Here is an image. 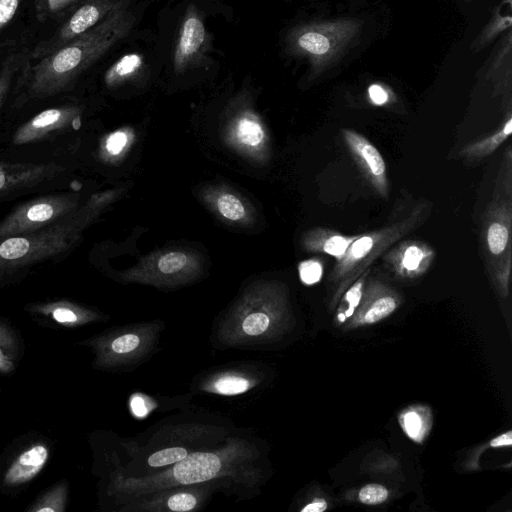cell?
Returning <instances> with one entry per match:
<instances>
[{
  "label": "cell",
  "instance_id": "obj_19",
  "mask_svg": "<svg viewBox=\"0 0 512 512\" xmlns=\"http://www.w3.org/2000/svg\"><path fill=\"white\" fill-rule=\"evenodd\" d=\"M275 313L261 305L260 308L247 307L238 312L230 328L236 333L235 339L262 338L268 336L274 327Z\"/></svg>",
  "mask_w": 512,
  "mask_h": 512
},
{
  "label": "cell",
  "instance_id": "obj_33",
  "mask_svg": "<svg viewBox=\"0 0 512 512\" xmlns=\"http://www.w3.org/2000/svg\"><path fill=\"white\" fill-rule=\"evenodd\" d=\"M301 281L306 285L318 283L323 275V265L318 259L303 261L298 267Z\"/></svg>",
  "mask_w": 512,
  "mask_h": 512
},
{
  "label": "cell",
  "instance_id": "obj_14",
  "mask_svg": "<svg viewBox=\"0 0 512 512\" xmlns=\"http://www.w3.org/2000/svg\"><path fill=\"white\" fill-rule=\"evenodd\" d=\"M50 448L45 442H35L21 450L5 469L1 485L6 489L19 488L32 481L49 460Z\"/></svg>",
  "mask_w": 512,
  "mask_h": 512
},
{
  "label": "cell",
  "instance_id": "obj_11",
  "mask_svg": "<svg viewBox=\"0 0 512 512\" xmlns=\"http://www.w3.org/2000/svg\"><path fill=\"white\" fill-rule=\"evenodd\" d=\"M342 137L348 151L360 168L365 178L375 191L387 199L389 182L386 163L379 150L362 134L352 129H342Z\"/></svg>",
  "mask_w": 512,
  "mask_h": 512
},
{
  "label": "cell",
  "instance_id": "obj_16",
  "mask_svg": "<svg viewBox=\"0 0 512 512\" xmlns=\"http://www.w3.org/2000/svg\"><path fill=\"white\" fill-rule=\"evenodd\" d=\"M206 42L205 25L195 9L187 10L182 22L173 54V68L176 72L196 61Z\"/></svg>",
  "mask_w": 512,
  "mask_h": 512
},
{
  "label": "cell",
  "instance_id": "obj_41",
  "mask_svg": "<svg viewBox=\"0 0 512 512\" xmlns=\"http://www.w3.org/2000/svg\"><path fill=\"white\" fill-rule=\"evenodd\" d=\"M131 410L135 416L144 417L149 409L145 400L141 396L135 395L131 399Z\"/></svg>",
  "mask_w": 512,
  "mask_h": 512
},
{
  "label": "cell",
  "instance_id": "obj_9",
  "mask_svg": "<svg viewBox=\"0 0 512 512\" xmlns=\"http://www.w3.org/2000/svg\"><path fill=\"white\" fill-rule=\"evenodd\" d=\"M223 469V459L213 452L187 455L163 474L140 479H117L115 489L124 493L143 494L176 485H191L217 477Z\"/></svg>",
  "mask_w": 512,
  "mask_h": 512
},
{
  "label": "cell",
  "instance_id": "obj_26",
  "mask_svg": "<svg viewBox=\"0 0 512 512\" xmlns=\"http://www.w3.org/2000/svg\"><path fill=\"white\" fill-rule=\"evenodd\" d=\"M81 0H33L36 19L45 22L76 4Z\"/></svg>",
  "mask_w": 512,
  "mask_h": 512
},
{
  "label": "cell",
  "instance_id": "obj_18",
  "mask_svg": "<svg viewBox=\"0 0 512 512\" xmlns=\"http://www.w3.org/2000/svg\"><path fill=\"white\" fill-rule=\"evenodd\" d=\"M359 235H343L334 230L316 227L305 232L301 239L302 247L311 253H324L341 259L349 246Z\"/></svg>",
  "mask_w": 512,
  "mask_h": 512
},
{
  "label": "cell",
  "instance_id": "obj_13",
  "mask_svg": "<svg viewBox=\"0 0 512 512\" xmlns=\"http://www.w3.org/2000/svg\"><path fill=\"white\" fill-rule=\"evenodd\" d=\"M484 77L491 84L493 95L500 97L506 110L512 104V32L501 35L488 64L484 66Z\"/></svg>",
  "mask_w": 512,
  "mask_h": 512
},
{
  "label": "cell",
  "instance_id": "obj_15",
  "mask_svg": "<svg viewBox=\"0 0 512 512\" xmlns=\"http://www.w3.org/2000/svg\"><path fill=\"white\" fill-rule=\"evenodd\" d=\"M399 305V296L389 286L367 277L356 319L361 324H374L391 315Z\"/></svg>",
  "mask_w": 512,
  "mask_h": 512
},
{
  "label": "cell",
  "instance_id": "obj_4",
  "mask_svg": "<svg viewBox=\"0 0 512 512\" xmlns=\"http://www.w3.org/2000/svg\"><path fill=\"white\" fill-rule=\"evenodd\" d=\"M512 149L503 154L491 194L482 215L481 250L488 275L502 296H507L511 276Z\"/></svg>",
  "mask_w": 512,
  "mask_h": 512
},
{
  "label": "cell",
  "instance_id": "obj_5",
  "mask_svg": "<svg viewBox=\"0 0 512 512\" xmlns=\"http://www.w3.org/2000/svg\"><path fill=\"white\" fill-rule=\"evenodd\" d=\"M432 212L428 200H419L408 213L390 221L380 229L359 236L344 256L337 260L329 276L333 288L332 302L340 299L344 291L382 254L412 231L422 226Z\"/></svg>",
  "mask_w": 512,
  "mask_h": 512
},
{
  "label": "cell",
  "instance_id": "obj_32",
  "mask_svg": "<svg viewBox=\"0 0 512 512\" xmlns=\"http://www.w3.org/2000/svg\"><path fill=\"white\" fill-rule=\"evenodd\" d=\"M188 258L183 252H168L161 256L157 263L160 272L172 274L180 271L187 264Z\"/></svg>",
  "mask_w": 512,
  "mask_h": 512
},
{
  "label": "cell",
  "instance_id": "obj_12",
  "mask_svg": "<svg viewBox=\"0 0 512 512\" xmlns=\"http://www.w3.org/2000/svg\"><path fill=\"white\" fill-rule=\"evenodd\" d=\"M381 257L398 277L414 279L430 269L435 259V250L424 241L399 240Z\"/></svg>",
  "mask_w": 512,
  "mask_h": 512
},
{
  "label": "cell",
  "instance_id": "obj_23",
  "mask_svg": "<svg viewBox=\"0 0 512 512\" xmlns=\"http://www.w3.org/2000/svg\"><path fill=\"white\" fill-rule=\"evenodd\" d=\"M68 502V483L61 481L38 497L26 509L27 512H63Z\"/></svg>",
  "mask_w": 512,
  "mask_h": 512
},
{
  "label": "cell",
  "instance_id": "obj_20",
  "mask_svg": "<svg viewBox=\"0 0 512 512\" xmlns=\"http://www.w3.org/2000/svg\"><path fill=\"white\" fill-rule=\"evenodd\" d=\"M511 2L512 0H503L497 7L493 9L487 24L481 29V31L477 34L471 43V52H481L488 45L494 42L499 36L511 30Z\"/></svg>",
  "mask_w": 512,
  "mask_h": 512
},
{
  "label": "cell",
  "instance_id": "obj_44",
  "mask_svg": "<svg viewBox=\"0 0 512 512\" xmlns=\"http://www.w3.org/2000/svg\"><path fill=\"white\" fill-rule=\"evenodd\" d=\"M464 1H466V2H470V1H472V0H464Z\"/></svg>",
  "mask_w": 512,
  "mask_h": 512
},
{
  "label": "cell",
  "instance_id": "obj_27",
  "mask_svg": "<svg viewBox=\"0 0 512 512\" xmlns=\"http://www.w3.org/2000/svg\"><path fill=\"white\" fill-rule=\"evenodd\" d=\"M250 382L238 375H225L213 383V391L221 395H237L247 391Z\"/></svg>",
  "mask_w": 512,
  "mask_h": 512
},
{
  "label": "cell",
  "instance_id": "obj_30",
  "mask_svg": "<svg viewBox=\"0 0 512 512\" xmlns=\"http://www.w3.org/2000/svg\"><path fill=\"white\" fill-rule=\"evenodd\" d=\"M188 455L183 447H170L151 454L148 458V465L151 467H162L175 464Z\"/></svg>",
  "mask_w": 512,
  "mask_h": 512
},
{
  "label": "cell",
  "instance_id": "obj_22",
  "mask_svg": "<svg viewBox=\"0 0 512 512\" xmlns=\"http://www.w3.org/2000/svg\"><path fill=\"white\" fill-rule=\"evenodd\" d=\"M28 52L20 51L8 55L0 66V119L15 80L25 62Z\"/></svg>",
  "mask_w": 512,
  "mask_h": 512
},
{
  "label": "cell",
  "instance_id": "obj_6",
  "mask_svg": "<svg viewBox=\"0 0 512 512\" xmlns=\"http://www.w3.org/2000/svg\"><path fill=\"white\" fill-rule=\"evenodd\" d=\"M364 21L358 17H339L305 23L287 36L288 51L305 59L311 80L333 68L359 40Z\"/></svg>",
  "mask_w": 512,
  "mask_h": 512
},
{
  "label": "cell",
  "instance_id": "obj_1",
  "mask_svg": "<svg viewBox=\"0 0 512 512\" xmlns=\"http://www.w3.org/2000/svg\"><path fill=\"white\" fill-rule=\"evenodd\" d=\"M132 1L123 3L57 51L36 61L27 59L3 110L9 108L16 114L32 103L50 100L72 90L80 75L131 31L136 20L130 9Z\"/></svg>",
  "mask_w": 512,
  "mask_h": 512
},
{
  "label": "cell",
  "instance_id": "obj_28",
  "mask_svg": "<svg viewBox=\"0 0 512 512\" xmlns=\"http://www.w3.org/2000/svg\"><path fill=\"white\" fill-rule=\"evenodd\" d=\"M239 140L249 146H257L264 138L262 127L259 123L248 118H242L237 126Z\"/></svg>",
  "mask_w": 512,
  "mask_h": 512
},
{
  "label": "cell",
  "instance_id": "obj_40",
  "mask_svg": "<svg viewBox=\"0 0 512 512\" xmlns=\"http://www.w3.org/2000/svg\"><path fill=\"white\" fill-rule=\"evenodd\" d=\"M14 369L13 356L0 346V373H10Z\"/></svg>",
  "mask_w": 512,
  "mask_h": 512
},
{
  "label": "cell",
  "instance_id": "obj_2",
  "mask_svg": "<svg viewBox=\"0 0 512 512\" xmlns=\"http://www.w3.org/2000/svg\"><path fill=\"white\" fill-rule=\"evenodd\" d=\"M85 107L65 101L15 119L0 122V160L58 163L76 168Z\"/></svg>",
  "mask_w": 512,
  "mask_h": 512
},
{
  "label": "cell",
  "instance_id": "obj_42",
  "mask_svg": "<svg viewBox=\"0 0 512 512\" xmlns=\"http://www.w3.org/2000/svg\"><path fill=\"white\" fill-rule=\"evenodd\" d=\"M511 445H512V431H510V430L493 438L490 441V446L492 448L511 447Z\"/></svg>",
  "mask_w": 512,
  "mask_h": 512
},
{
  "label": "cell",
  "instance_id": "obj_8",
  "mask_svg": "<svg viewBox=\"0 0 512 512\" xmlns=\"http://www.w3.org/2000/svg\"><path fill=\"white\" fill-rule=\"evenodd\" d=\"M75 167L0 160V204L23 196L81 187Z\"/></svg>",
  "mask_w": 512,
  "mask_h": 512
},
{
  "label": "cell",
  "instance_id": "obj_37",
  "mask_svg": "<svg viewBox=\"0 0 512 512\" xmlns=\"http://www.w3.org/2000/svg\"><path fill=\"white\" fill-rule=\"evenodd\" d=\"M403 426L406 433L413 439L419 438L423 433V421L416 412L410 411L404 415Z\"/></svg>",
  "mask_w": 512,
  "mask_h": 512
},
{
  "label": "cell",
  "instance_id": "obj_29",
  "mask_svg": "<svg viewBox=\"0 0 512 512\" xmlns=\"http://www.w3.org/2000/svg\"><path fill=\"white\" fill-rule=\"evenodd\" d=\"M220 214L228 220L238 221L245 216L243 203L232 194H222L217 200Z\"/></svg>",
  "mask_w": 512,
  "mask_h": 512
},
{
  "label": "cell",
  "instance_id": "obj_43",
  "mask_svg": "<svg viewBox=\"0 0 512 512\" xmlns=\"http://www.w3.org/2000/svg\"><path fill=\"white\" fill-rule=\"evenodd\" d=\"M327 509V502L323 498H317L301 509V512H323Z\"/></svg>",
  "mask_w": 512,
  "mask_h": 512
},
{
  "label": "cell",
  "instance_id": "obj_7",
  "mask_svg": "<svg viewBox=\"0 0 512 512\" xmlns=\"http://www.w3.org/2000/svg\"><path fill=\"white\" fill-rule=\"evenodd\" d=\"M82 189L42 193L20 203L0 220V238L34 232L71 216L87 202Z\"/></svg>",
  "mask_w": 512,
  "mask_h": 512
},
{
  "label": "cell",
  "instance_id": "obj_36",
  "mask_svg": "<svg viewBox=\"0 0 512 512\" xmlns=\"http://www.w3.org/2000/svg\"><path fill=\"white\" fill-rule=\"evenodd\" d=\"M369 101L375 106H384L391 102L390 90L381 84H372L367 90Z\"/></svg>",
  "mask_w": 512,
  "mask_h": 512
},
{
  "label": "cell",
  "instance_id": "obj_17",
  "mask_svg": "<svg viewBox=\"0 0 512 512\" xmlns=\"http://www.w3.org/2000/svg\"><path fill=\"white\" fill-rule=\"evenodd\" d=\"M24 309L34 316L48 319L66 328L78 327L98 318L95 311L67 299L28 303Z\"/></svg>",
  "mask_w": 512,
  "mask_h": 512
},
{
  "label": "cell",
  "instance_id": "obj_3",
  "mask_svg": "<svg viewBox=\"0 0 512 512\" xmlns=\"http://www.w3.org/2000/svg\"><path fill=\"white\" fill-rule=\"evenodd\" d=\"M100 204V197L94 195L77 212L53 225L0 238V290L22 281L36 268L67 258L80 244Z\"/></svg>",
  "mask_w": 512,
  "mask_h": 512
},
{
  "label": "cell",
  "instance_id": "obj_35",
  "mask_svg": "<svg viewBox=\"0 0 512 512\" xmlns=\"http://www.w3.org/2000/svg\"><path fill=\"white\" fill-rule=\"evenodd\" d=\"M198 504L197 497L190 492H178L171 495L167 500L169 510L183 512L191 511Z\"/></svg>",
  "mask_w": 512,
  "mask_h": 512
},
{
  "label": "cell",
  "instance_id": "obj_24",
  "mask_svg": "<svg viewBox=\"0 0 512 512\" xmlns=\"http://www.w3.org/2000/svg\"><path fill=\"white\" fill-rule=\"evenodd\" d=\"M143 64V57L137 53L123 55L111 65L104 75V82L113 87L136 74Z\"/></svg>",
  "mask_w": 512,
  "mask_h": 512
},
{
  "label": "cell",
  "instance_id": "obj_31",
  "mask_svg": "<svg viewBox=\"0 0 512 512\" xmlns=\"http://www.w3.org/2000/svg\"><path fill=\"white\" fill-rule=\"evenodd\" d=\"M389 492L387 488L378 483L364 485L358 492V499L365 505H379L387 500Z\"/></svg>",
  "mask_w": 512,
  "mask_h": 512
},
{
  "label": "cell",
  "instance_id": "obj_25",
  "mask_svg": "<svg viewBox=\"0 0 512 512\" xmlns=\"http://www.w3.org/2000/svg\"><path fill=\"white\" fill-rule=\"evenodd\" d=\"M369 276V270L365 271L360 277H358L342 294L341 305L337 320L340 323L345 322L348 318L353 316L361 302L363 291L367 277Z\"/></svg>",
  "mask_w": 512,
  "mask_h": 512
},
{
  "label": "cell",
  "instance_id": "obj_38",
  "mask_svg": "<svg viewBox=\"0 0 512 512\" xmlns=\"http://www.w3.org/2000/svg\"><path fill=\"white\" fill-rule=\"evenodd\" d=\"M22 0H0V32L16 15Z\"/></svg>",
  "mask_w": 512,
  "mask_h": 512
},
{
  "label": "cell",
  "instance_id": "obj_21",
  "mask_svg": "<svg viewBox=\"0 0 512 512\" xmlns=\"http://www.w3.org/2000/svg\"><path fill=\"white\" fill-rule=\"evenodd\" d=\"M505 116L502 125L494 133L480 140L468 143L460 150L459 155L466 160L476 161L496 151L510 137L512 132L511 109L506 110Z\"/></svg>",
  "mask_w": 512,
  "mask_h": 512
},
{
  "label": "cell",
  "instance_id": "obj_39",
  "mask_svg": "<svg viewBox=\"0 0 512 512\" xmlns=\"http://www.w3.org/2000/svg\"><path fill=\"white\" fill-rule=\"evenodd\" d=\"M0 346L12 356L18 348V340L14 331L2 321H0Z\"/></svg>",
  "mask_w": 512,
  "mask_h": 512
},
{
  "label": "cell",
  "instance_id": "obj_34",
  "mask_svg": "<svg viewBox=\"0 0 512 512\" xmlns=\"http://www.w3.org/2000/svg\"><path fill=\"white\" fill-rule=\"evenodd\" d=\"M127 141L128 137L124 131H115L109 134L103 141L101 154L108 157L117 156L123 151Z\"/></svg>",
  "mask_w": 512,
  "mask_h": 512
},
{
  "label": "cell",
  "instance_id": "obj_10",
  "mask_svg": "<svg viewBox=\"0 0 512 512\" xmlns=\"http://www.w3.org/2000/svg\"><path fill=\"white\" fill-rule=\"evenodd\" d=\"M127 1L130 0H86L49 38L34 46L28 53V61L39 60L64 47Z\"/></svg>",
  "mask_w": 512,
  "mask_h": 512
}]
</instances>
